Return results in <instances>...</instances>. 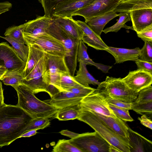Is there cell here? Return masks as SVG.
I'll use <instances>...</instances> for the list:
<instances>
[{"label":"cell","instance_id":"d590c367","mask_svg":"<svg viewBox=\"0 0 152 152\" xmlns=\"http://www.w3.org/2000/svg\"><path fill=\"white\" fill-rule=\"evenodd\" d=\"M131 110L141 115L152 114V101L143 103H137L135 101L131 103Z\"/></svg>","mask_w":152,"mask_h":152},{"label":"cell","instance_id":"e575fe53","mask_svg":"<svg viewBox=\"0 0 152 152\" xmlns=\"http://www.w3.org/2000/svg\"><path fill=\"white\" fill-rule=\"evenodd\" d=\"M50 124L49 118L39 117L33 118L26 127L25 132L33 129H43Z\"/></svg>","mask_w":152,"mask_h":152},{"label":"cell","instance_id":"603a6c76","mask_svg":"<svg viewBox=\"0 0 152 152\" xmlns=\"http://www.w3.org/2000/svg\"><path fill=\"white\" fill-rule=\"evenodd\" d=\"M28 45L29 47V53L23 70L24 78L30 72L45 54V51L39 46L32 44H28Z\"/></svg>","mask_w":152,"mask_h":152},{"label":"cell","instance_id":"60d3db41","mask_svg":"<svg viewBox=\"0 0 152 152\" xmlns=\"http://www.w3.org/2000/svg\"><path fill=\"white\" fill-rule=\"evenodd\" d=\"M96 89L89 86L86 87L81 85L68 89L66 91H71L83 98L94 92Z\"/></svg>","mask_w":152,"mask_h":152},{"label":"cell","instance_id":"7402d4cb","mask_svg":"<svg viewBox=\"0 0 152 152\" xmlns=\"http://www.w3.org/2000/svg\"><path fill=\"white\" fill-rule=\"evenodd\" d=\"M140 50L138 47L129 49L108 46L105 51L114 57L115 64H120L127 61H135L139 58Z\"/></svg>","mask_w":152,"mask_h":152},{"label":"cell","instance_id":"f6af8a7d","mask_svg":"<svg viewBox=\"0 0 152 152\" xmlns=\"http://www.w3.org/2000/svg\"><path fill=\"white\" fill-rule=\"evenodd\" d=\"M138 119L140 121L141 124L148 128L152 129V121L148 118L145 115H143L140 118L138 117Z\"/></svg>","mask_w":152,"mask_h":152},{"label":"cell","instance_id":"277c9868","mask_svg":"<svg viewBox=\"0 0 152 152\" xmlns=\"http://www.w3.org/2000/svg\"><path fill=\"white\" fill-rule=\"evenodd\" d=\"M122 78L107 76L105 80L98 85L96 91L100 94L127 103L137 99L138 92L129 88Z\"/></svg>","mask_w":152,"mask_h":152},{"label":"cell","instance_id":"ab89813d","mask_svg":"<svg viewBox=\"0 0 152 152\" xmlns=\"http://www.w3.org/2000/svg\"><path fill=\"white\" fill-rule=\"evenodd\" d=\"M151 101H152L151 85L140 90L135 102L137 103H143Z\"/></svg>","mask_w":152,"mask_h":152},{"label":"cell","instance_id":"8fae6325","mask_svg":"<svg viewBox=\"0 0 152 152\" xmlns=\"http://www.w3.org/2000/svg\"><path fill=\"white\" fill-rule=\"evenodd\" d=\"M26 65L12 47L6 42L0 43V66L5 67L9 71L24 70Z\"/></svg>","mask_w":152,"mask_h":152},{"label":"cell","instance_id":"e0dca14e","mask_svg":"<svg viewBox=\"0 0 152 152\" xmlns=\"http://www.w3.org/2000/svg\"><path fill=\"white\" fill-rule=\"evenodd\" d=\"M133 30L139 32L152 25V9L147 8L132 11L129 12Z\"/></svg>","mask_w":152,"mask_h":152},{"label":"cell","instance_id":"4dcf8cb0","mask_svg":"<svg viewBox=\"0 0 152 152\" xmlns=\"http://www.w3.org/2000/svg\"><path fill=\"white\" fill-rule=\"evenodd\" d=\"M2 37L6 39L12 45L18 57L26 63L29 53L28 46L26 45L18 42L7 37Z\"/></svg>","mask_w":152,"mask_h":152},{"label":"cell","instance_id":"2e32d148","mask_svg":"<svg viewBox=\"0 0 152 152\" xmlns=\"http://www.w3.org/2000/svg\"><path fill=\"white\" fill-rule=\"evenodd\" d=\"M83 33L81 40L88 46L97 50H106L108 46L104 42L100 36L95 32L85 22L76 20Z\"/></svg>","mask_w":152,"mask_h":152},{"label":"cell","instance_id":"681fc988","mask_svg":"<svg viewBox=\"0 0 152 152\" xmlns=\"http://www.w3.org/2000/svg\"><path fill=\"white\" fill-rule=\"evenodd\" d=\"M7 71V70L5 67L2 66H0V80Z\"/></svg>","mask_w":152,"mask_h":152},{"label":"cell","instance_id":"d4e9b609","mask_svg":"<svg viewBox=\"0 0 152 152\" xmlns=\"http://www.w3.org/2000/svg\"><path fill=\"white\" fill-rule=\"evenodd\" d=\"M118 16V14L113 11L94 17L85 22L95 32L100 36L105 26Z\"/></svg>","mask_w":152,"mask_h":152},{"label":"cell","instance_id":"7a4b0ae2","mask_svg":"<svg viewBox=\"0 0 152 152\" xmlns=\"http://www.w3.org/2000/svg\"><path fill=\"white\" fill-rule=\"evenodd\" d=\"M18 96L16 105L29 114L33 118L37 117H53L58 110L54 106L38 99L29 88L21 83L13 87Z\"/></svg>","mask_w":152,"mask_h":152},{"label":"cell","instance_id":"6da1fadb","mask_svg":"<svg viewBox=\"0 0 152 152\" xmlns=\"http://www.w3.org/2000/svg\"><path fill=\"white\" fill-rule=\"evenodd\" d=\"M33 118L17 105H4L0 108V147L18 138Z\"/></svg>","mask_w":152,"mask_h":152},{"label":"cell","instance_id":"7bdbcfd3","mask_svg":"<svg viewBox=\"0 0 152 152\" xmlns=\"http://www.w3.org/2000/svg\"><path fill=\"white\" fill-rule=\"evenodd\" d=\"M137 36L144 42H152V25L137 33Z\"/></svg>","mask_w":152,"mask_h":152},{"label":"cell","instance_id":"9a60e30c","mask_svg":"<svg viewBox=\"0 0 152 152\" xmlns=\"http://www.w3.org/2000/svg\"><path fill=\"white\" fill-rule=\"evenodd\" d=\"M83 97L71 91H60L49 99L44 101L58 110L69 106L79 104Z\"/></svg>","mask_w":152,"mask_h":152},{"label":"cell","instance_id":"d6986e66","mask_svg":"<svg viewBox=\"0 0 152 152\" xmlns=\"http://www.w3.org/2000/svg\"><path fill=\"white\" fill-rule=\"evenodd\" d=\"M89 111L96 115L107 126L116 134L128 141L129 126L123 121L117 117L114 118L106 116L92 111Z\"/></svg>","mask_w":152,"mask_h":152},{"label":"cell","instance_id":"83f0119b","mask_svg":"<svg viewBox=\"0 0 152 152\" xmlns=\"http://www.w3.org/2000/svg\"><path fill=\"white\" fill-rule=\"evenodd\" d=\"M79 104L69 106L58 110L54 117L60 121L77 119L82 111Z\"/></svg>","mask_w":152,"mask_h":152},{"label":"cell","instance_id":"c3c4849f","mask_svg":"<svg viewBox=\"0 0 152 152\" xmlns=\"http://www.w3.org/2000/svg\"><path fill=\"white\" fill-rule=\"evenodd\" d=\"M4 99L2 83L0 81V108L5 104L4 102Z\"/></svg>","mask_w":152,"mask_h":152},{"label":"cell","instance_id":"ba28073f","mask_svg":"<svg viewBox=\"0 0 152 152\" xmlns=\"http://www.w3.org/2000/svg\"><path fill=\"white\" fill-rule=\"evenodd\" d=\"M23 35L27 45H37L48 54L65 57L66 50L62 42L49 34L46 32L34 36Z\"/></svg>","mask_w":152,"mask_h":152},{"label":"cell","instance_id":"f546056e","mask_svg":"<svg viewBox=\"0 0 152 152\" xmlns=\"http://www.w3.org/2000/svg\"><path fill=\"white\" fill-rule=\"evenodd\" d=\"M27 24V22L18 26L9 27L6 29L4 34L6 37L27 45L23 35V31Z\"/></svg>","mask_w":152,"mask_h":152},{"label":"cell","instance_id":"ac0fdd59","mask_svg":"<svg viewBox=\"0 0 152 152\" xmlns=\"http://www.w3.org/2000/svg\"><path fill=\"white\" fill-rule=\"evenodd\" d=\"M128 143L130 152H151L152 142L128 127Z\"/></svg>","mask_w":152,"mask_h":152},{"label":"cell","instance_id":"bcb514c9","mask_svg":"<svg viewBox=\"0 0 152 152\" xmlns=\"http://www.w3.org/2000/svg\"><path fill=\"white\" fill-rule=\"evenodd\" d=\"M61 134L69 137L71 139L77 136L79 134L75 133L67 130H63L59 132Z\"/></svg>","mask_w":152,"mask_h":152},{"label":"cell","instance_id":"8d00e7d4","mask_svg":"<svg viewBox=\"0 0 152 152\" xmlns=\"http://www.w3.org/2000/svg\"><path fill=\"white\" fill-rule=\"evenodd\" d=\"M69 0H39L44 10L45 15L53 18L54 10L57 5L61 2Z\"/></svg>","mask_w":152,"mask_h":152},{"label":"cell","instance_id":"7dc6e473","mask_svg":"<svg viewBox=\"0 0 152 152\" xmlns=\"http://www.w3.org/2000/svg\"><path fill=\"white\" fill-rule=\"evenodd\" d=\"M37 129H33L26 131L22 134L19 138L25 137H29L35 135L37 133Z\"/></svg>","mask_w":152,"mask_h":152},{"label":"cell","instance_id":"74e56055","mask_svg":"<svg viewBox=\"0 0 152 152\" xmlns=\"http://www.w3.org/2000/svg\"><path fill=\"white\" fill-rule=\"evenodd\" d=\"M109 104L110 108L117 117L125 121H134V119L130 115L129 109L110 104Z\"/></svg>","mask_w":152,"mask_h":152},{"label":"cell","instance_id":"3957f363","mask_svg":"<svg viewBox=\"0 0 152 152\" xmlns=\"http://www.w3.org/2000/svg\"><path fill=\"white\" fill-rule=\"evenodd\" d=\"M77 119L89 125L111 146L121 152H130L128 141L116 134L91 112L82 109Z\"/></svg>","mask_w":152,"mask_h":152},{"label":"cell","instance_id":"5b68a950","mask_svg":"<svg viewBox=\"0 0 152 152\" xmlns=\"http://www.w3.org/2000/svg\"><path fill=\"white\" fill-rule=\"evenodd\" d=\"M46 32L61 41L64 45L66 50L65 57L66 63L70 74L74 76L77 65V53L80 40L74 39L66 33L55 23L53 18Z\"/></svg>","mask_w":152,"mask_h":152},{"label":"cell","instance_id":"44dd1931","mask_svg":"<svg viewBox=\"0 0 152 152\" xmlns=\"http://www.w3.org/2000/svg\"><path fill=\"white\" fill-rule=\"evenodd\" d=\"M53 20V18L44 15L39 16L35 19L27 22V24L23 31V34L35 36L46 33Z\"/></svg>","mask_w":152,"mask_h":152},{"label":"cell","instance_id":"cb8c5ba5","mask_svg":"<svg viewBox=\"0 0 152 152\" xmlns=\"http://www.w3.org/2000/svg\"><path fill=\"white\" fill-rule=\"evenodd\" d=\"M152 9V0H124L113 10L115 12H128L143 9Z\"/></svg>","mask_w":152,"mask_h":152},{"label":"cell","instance_id":"816d5d0a","mask_svg":"<svg viewBox=\"0 0 152 152\" xmlns=\"http://www.w3.org/2000/svg\"><path fill=\"white\" fill-rule=\"evenodd\" d=\"M124 0H120L121 1H124ZM121 1H120V2H121Z\"/></svg>","mask_w":152,"mask_h":152},{"label":"cell","instance_id":"484cf974","mask_svg":"<svg viewBox=\"0 0 152 152\" xmlns=\"http://www.w3.org/2000/svg\"><path fill=\"white\" fill-rule=\"evenodd\" d=\"M87 47L85 43L81 39L80 40L77 53V61H81L86 65H93L104 73L108 72L109 70L112 68V66L94 62L89 57L87 52Z\"/></svg>","mask_w":152,"mask_h":152},{"label":"cell","instance_id":"9c48e42d","mask_svg":"<svg viewBox=\"0 0 152 152\" xmlns=\"http://www.w3.org/2000/svg\"><path fill=\"white\" fill-rule=\"evenodd\" d=\"M79 104L82 110L92 111L106 116L117 117L110 108L109 104L103 95L98 92L96 89L84 97Z\"/></svg>","mask_w":152,"mask_h":152},{"label":"cell","instance_id":"f907efd6","mask_svg":"<svg viewBox=\"0 0 152 152\" xmlns=\"http://www.w3.org/2000/svg\"><path fill=\"white\" fill-rule=\"evenodd\" d=\"M3 12V7L2 3L0 2V15L2 14Z\"/></svg>","mask_w":152,"mask_h":152},{"label":"cell","instance_id":"7c38bea8","mask_svg":"<svg viewBox=\"0 0 152 152\" xmlns=\"http://www.w3.org/2000/svg\"><path fill=\"white\" fill-rule=\"evenodd\" d=\"M44 61V55L22 81V83L29 88L34 94L46 91L48 85L43 78Z\"/></svg>","mask_w":152,"mask_h":152},{"label":"cell","instance_id":"ffe728a7","mask_svg":"<svg viewBox=\"0 0 152 152\" xmlns=\"http://www.w3.org/2000/svg\"><path fill=\"white\" fill-rule=\"evenodd\" d=\"M55 23L66 33L76 40L81 39L83 32L72 17L53 18Z\"/></svg>","mask_w":152,"mask_h":152},{"label":"cell","instance_id":"ee69618b","mask_svg":"<svg viewBox=\"0 0 152 152\" xmlns=\"http://www.w3.org/2000/svg\"><path fill=\"white\" fill-rule=\"evenodd\" d=\"M138 69H141L152 74V62L143 61L138 58L135 61Z\"/></svg>","mask_w":152,"mask_h":152},{"label":"cell","instance_id":"4fadbf2b","mask_svg":"<svg viewBox=\"0 0 152 152\" xmlns=\"http://www.w3.org/2000/svg\"><path fill=\"white\" fill-rule=\"evenodd\" d=\"M122 79L129 88L139 92L142 89L151 85L152 74L138 69L130 71L128 75Z\"/></svg>","mask_w":152,"mask_h":152},{"label":"cell","instance_id":"1f68e13d","mask_svg":"<svg viewBox=\"0 0 152 152\" xmlns=\"http://www.w3.org/2000/svg\"><path fill=\"white\" fill-rule=\"evenodd\" d=\"M118 16H119V18L116 23L111 27L103 30L102 32L105 34L110 32H117L121 28H124L125 23L131 20L129 12H120L118 14Z\"/></svg>","mask_w":152,"mask_h":152},{"label":"cell","instance_id":"8992f818","mask_svg":"<svg viewBox=\"0 0 152 152\" xmlns=\"http://www.w3.org/2000/svg\"><path fill=\"white\" fill-rule=\"evenodd\" d=\"M67 72H69L64 57L53 55L45 52L43 78L48 86H53L61 91L60 86L61 75Z\"/></svg>","mask_w":152,"mask_h":152},{"label":"cell","instance_id":"f1b7e54d","mask_svg":"<svg viewBox=\"0 0 152 152\" xmlns=\"http://www.w3.org/2000/svg\"><path fill=\"white\" fill-rule=\"evenodd\" d=\"M23 70H14L7 71L1 80L3 83L12 87L22 83L24 78Z\"/></svg>","mask_w":152,"mask_h":152},{"label":"cell","instance_id":"836d02e7","mask_svg":"<svg viewBox=\"0 0 152 152\" xmlns=\"http://www.w3.org/2000/svg\"><path fill=\"white\" fill-rule=\"evenodd\" d=\"M53 152H82L78 148L71 144L69 140H59L53 147Z\"/></svg>","mask_w":152,"mask_h":152},{"label":"cell","instance_id":"52a82bcc","mask_svg":"<svg viewBox=\"0 0 152 152\" xmlns=\"http://www.w3.org/2000/svg\"><path fill=\"white\" fill-rule=\"evenodd\" d=\"M82 152H109L110 144L97 132H86L69 140Z\"/></svg>","mask_w":152,"mask_h":152},{"label":"cell","instance_id":"d6a6232c","mask_svg":"<svg viewBox=\"0 0 152 152\" xmlns=\"http://www.w3.org/2000/svg\"><path fill=\"white\" fill-rule=\"evenodd\" d=\"M81 85L75 80L74 76L71 75L69 72L64 73L61 75L60 80L61 91H66L68 89Z\"/></svg>","mask_w":152,"mask_h":152},{"label":"cell","instance_id":"30bf717a","mask_svg":"<svg viewBox=\"0 0 152 152\" xmlns=\"http://www.w3.org/2000/svg\"><path fill=\"white\" fill-rule=\"evenodd\" d=\"M120 1V0H95L90 5L76 12L72 16H82L86 22L94 17L113 11Z\"/></svg>","mask_w":152,"mask_h":152},{"label":"cell","instance_id":"b9f144b4","mask_svg":"<svg viewBox=\"0 0 152 152\" xmlns=\"http://www.w3.org/2000/svg\"><path fill=\"white\" fill-rule=\"evenodd\" d=\"M102 95L104 96L105 100L109 104L127 109L129 110H131L132 103L126 102L118 99L113 98L107 95Z\"/></svg>","mask_w":152,"mask_h":152},{"label":"cell","instance_id":"f35d334b","mask_svg":"<svg viewBox=\"0 0 152 152\" xmlns=\"http://www.w3.org/2000/svg\"><path fill=\"white\" fill-rule=\"evenodd\" d=\"M143 47L140 50L139 58L152 62V42L145 41Z\"/></svg>","mask_w":152,"mask_h":152},{"label":"cell","instance_id":"5bb4252c","mask_svg":"<svg viewBox=\"0 0 152 152\" xmlns=\"http://www.w3.org/2000/svg\"><path fill=\"white\" fill-rule=\"evenodd\" d=\"M95 0H69L58 4L54 10L53 18L72 17L74 13L91 4Z\"/></svg>","mask_w":152,"mask_h":152},{"label":"cell","instance_id":"4316f807","mask_svg":"<svg viewBox=\"0 0 152 152\" xmlns=\"http://www.w3.org/2000/svg\"><path fill=\"white\" fill-rule=\"evenodd\" d=\"M79 67L76 75L74 76L75 80L79 83L86 87L89 84L98 85L100 83L95 79L88 72L87 65L81 61L79 62Z\"/></svg>","mask_w":152,"mask_h":152}]
</instances>
